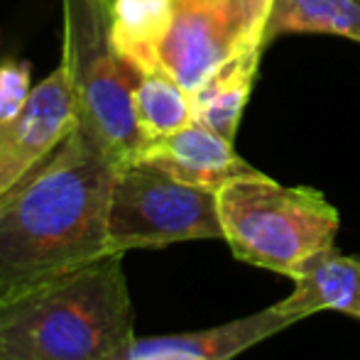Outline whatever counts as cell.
Instances as JSON below:
<instances>
[{"instance_id": "obj_14", "label": "cell", "mask_w": 360, "mask_h": 360, "mask_svg": "<svg viewBox=\"0 0 360 360\" xmlns=\"http://www.w3.org/2000/svg\"><path fill=\"white\" fill-rule=\"evenodd\" d=\"M133 108L145 143L194 123V98L165 67L138 74L133 86Z\"/></svg>"}, {"instance_id": "obj_4", "label": "cell", "mask_w": 360, "mask_h": 360, "mask_svg": "<svg viewBox=\"0 0 360 360\" xmlns=\"http://www.w3.org/2000/svg\"><path fill=\"white\" fill-rule=\"evenodd\" d=\"M62 69L76 103V123L123 165L145 138L133 108L138 74L118 57L110 37V0H62Z\"/></svg>"}, {"instance_id": "obj_16", "label": "cell", "mask_w": 360, "mask_h": 360, "mask_svg": "<svg viewBox=\"0 0 360 360\" xmlns=\"http://www.w3.org/2000/svg\"><path fill=\"white\" fill-rule=\"evenodd\" d=\"M128 360H196V358L174 356V353H157V356H138V358H128Z\"/></svg>"}, {"instance_id": "obj_5", "label": "cell", "mask_w": 360, "mask_h": 360, "mask_svg": "<svg viewBox=\"0 0 360 360\" xmlns=\"http://www.w3.org/2000/svg\"><path fill=\"white\" fill-rule=\"evenodd\" d=\"M223 240L216 191L191 186L140 160L118 165L108 201L110 252Z\"/></svg>"}, {"instance_id": "obj_6", "label": "cell", "mask_w": 360, "mask_h": 360, "mask_svg": "<svg viewBox=\"0 0 360 360\" xmlns=\"http://www.w3.org/2000/svg\"><path fill=\"white\" fill-rule=\"evenodd\" d=\"M272 5L275 0H174L162 67L194 94L245 49L267 47Z\"/></svg>"}, {"instance_id": "obj_11", "label": "cell", "mask_w": 360, "mask_h": 360, "mask_svg": "<svg viewBox=\"0 0 360 360\" xmlns=\"http://www.w3.org/2000/svg\"><path fill=\"white\" fill-rule=\"evenodd\" d=\"M174 22V0H110V37L135 74L162 69V49Z\"/></svg>"}, {"instance_id": "obj_13", "label": "cell", "mask_w": 360, "mask_h": 360, "mask_svg": "<svg viewBox=\"0 0 360 360\" xmlns=\"http://www.w3.org/2000/svg\"><path fill=\"white\" fill-rule=\"evenodd\" d=\"M338 34L360 42V0H275L265 44L285 34Z\"/></svg>"}, {"instance_id": "obj_12", "label": "cell", "mask_w": 360, "mask_h": 360, "mask_svg": "<svg viewBox=\"0 0 360 360\" xmlns=\"http://www.w3.org/2000/svg\"><path fill=\"white\" fill-rule=\"evenodd\" d=\"M265 47L245 49L236 59L221 67L201 89L191 94L194 98V120L233 143L240 128L245 105L255 89L260 74V59Z\"/></svg>"}, {"instance_id": "obj_8", "label": "cell", "mask_w": 360, "mask_h": 360, "mask_svg": "<svg viewBox=\"0 0 360 360\" xmlns=\"http://www.w3.org/2000/svg\"><path fill=\"white\" fill-rule=\"evenodd\" d=\"M135 160L209 191H218L228 181L260 172L238 155L231 140L196 120L176 133L145 143Z\"/></svg>"}, {"instance_id": "obj_9", "label": "cell", "mask_w": 360, "mask_h": 360, "mask_svg": "<svg viewBox=\"0 0 360 360\" xmlns=\"http://www.w3.org/2000/svg\"><path fill=\"white\" fill-rule=\"evenodd\" d=\"M302 321L297 316L282 314L277 307H267L250 316L236 319L223 326L204 328L191 333H174V336H152L135 338L128 358L157 356V353H174L196 360H233L243 351L257 346L265 338L285 331L292 323Z\"/></svg>"}, {"instance_id": "obj_15", "label": "cell", "mask_w": 360, "mask_h": 360, "mask_svg": "<svg viewBox=\"0 0 360 360\" xmlns=\"http://www.w3.org/2000/svg\"><path fill=\"white\" fill-rule=\"evenodd\" d=\"M32 69L22 59H8L0 64V123L15 120L32 94Z\"/></svg>"}, {"instance_id": "obj_1", "label": "cell", "mask_w": 360, "mask_h": 360, "mask_svg": "<svg viewBox=\"0 0 360 360\" xmlns=\"http://www.w3.org/2000/svg\"><path fill=\"white\" fill-rule=\"evenodd\" d=\"M120 162L81 123L0 194V302L110 252L108 201Z\"/></svg>"}, {"instance_id": "obj_7", "label": "cell", "mask_w": 360, "mask_h": 360, "mask_svg": "<svg viewBox=\"0 0 360 360\" xmlns=\"http://www.w3.org/2000/svg\"><path fill=\"white\" fill-rule=\"evenodd\" d=\"M76 125V103L62 64L32 89L22 113L0 123V194L49 155Z\"/></svg>"}, {"instance_id": "obj_2", "label": "cell", "mask_w": 360, "mask_h": 360, "mask_svg": "<svg viewBox=\"0 0 360 360\" xmlns=\"http://www.w3.org/2000/svg\"><path fill=\"white\" fill-rule=\"evenodd\" d=\"M135 338L123 255L0 302V360H128Z\"/></svg>"}, {"instance_id": "obj_10", "label": "cell", "mask_w": 360, "mask_h": 360, "mask_svg": "<svg viewBox=\"0 0 360 360\" xmlns=\"http://www.w3.org/2000/svg\"><path fill=\"white\" fill-rule=\"evenodd\" d=\"M294 289L275 307L307 319L319 311H341L360 319V255H341L336 248L314 255L297 270Z\"/></svg>"}, {"instance_id": "obj_3", "label": "cell", "mask_w": 360, "mask_h": 360, "mask_svg": "<svg viewBox=\"0 0 360 360\" xmlns=\"http://www.w3.org/2000/svg\"><path fill=\"white\" fill-rule=\"evenodd\" d=\"M223 240L238 260L292 280L314 255L333 248L336 206L311 186H285L257 172L216 191Z\"/></svg>"}]
</instances>
